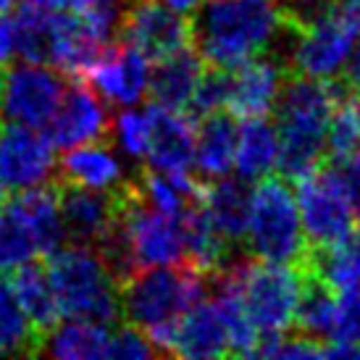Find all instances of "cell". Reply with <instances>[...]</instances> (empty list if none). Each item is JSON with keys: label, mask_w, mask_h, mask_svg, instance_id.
Returning <instances> with one entry per match:
<instances>
[{"label": "cell", "mask_w": 360, "mask_h": 360, "mask_svg": "<svg viewBox=\"0 0 360 360\" xmlns=\"http://www.w3.org/2000/svg\"><path fill=\"white\" fill-rule=\"evenodd\" d=\"M334 105L331 79H313L302 74H290L274 105L276 134H279V158L276 169L287 181L326 163V127Z\"/></svg>", "instance_id": "7a4b0ae2"}, {"label": "cell", "mask_w": 360, "mask_h": 360, "mask_svg": "<svg viewBox=\"0 0 360 360\" xmlns=\"http://www.w3.org/2000/svg\"><path fill=\"white\" fill-rule=\"evenodd\" d=\"M331 84L334 105L326 127V163H342L360 150V92L345 77H331Z\"/></svg>", "instance_id": "d4e9b609"}, {"label": "cell", "mask_w": 360, "mask_h": 360, "mask_svg": "<svg viewBox=\"0 0 360 360\" xmlns=\"http://www.w3.org/2000/svg\"><path fill=\"white\" fill-rule=\"evenodd\" d=\"M163 6H169L171 11H176V13H181V16H192L195 11L200 8L202 0H160Z\"/></svg>", "instance_id": "f35d334b"}, {"label": "cell", "mask_w": 360, "mask_h": 360, "mask_svg": "<svg viewBox=\"0 0 360 360\" xmlns=\"http://www.w3.org/2000/svg\"><path fill=\"white\" fill-rule=\"evenodd\" d=\"M6 192H8V190H6L3 184H0V205H3V200H6Z\"/></svg>", "instance_id": "60d3db41"}, {"label": "cell", "mask_w": 360, "mask_h": 360, "mask_svg": "<svg viewBox=\"0 0 360 360\" xmlns=\"http://www.w3.org/2000/svg\"><path fill=\"white\" fill-rule=\"evenodd\" d=\"M208 287L210 276L192 263L137 269L116 284L119 319L142 331L171 323L200 302Z\"/></svg>", "instance_id": "3957f363"}, {"label": "cell", "mask_w": 360, "mask_h": 360, "mask_svg": "<svg viewBox=\"0 0 360 360\" xmlns=\"http://www.w3.org/2000/svg\"><path fill=\"white\" fill-rule=\"evenodd\" d=\"M279 32L281 19L269 0H202L190 19L192 48L202 63L221 69L269 53Z\"/></svg>", "instance_id": "6da1fadb"}, {"label": "cell", "mask_w": 360, "mask_h": 360, "mask_svg": "<svg viewBox=\"0 0 360 360\" xmlns=\"http://www.w3.org/2000/svg\"><path fill=\"white\" fill-rule=\"evenodd\" d=\"M290 63L284 56H276V51L260 53L255 58L240 63L231 69V87L226 108L234 119H263L269 116L276 98L281 92V84L290 77Z\"/></svg>", "instance_id": "5bb4252c"}, {"label": "cell", "mask_w": 360, "mask_h": 360, "mask_svg": "<svg viewBox=\"0 0 360 360\" xmlns=\"http://www.w3.org/2000/svg\"><path fill=\"white\" fill-rule=\"evenodd\" d=\"M13 3H16V0H0V16H3L6 11L13 8Z\"/></svg>", "instance_id": "ab89813d"}, {"label": "cell", "mask_w": 360, "mask_h": 360, "mask_svg": "<svg viewBox=\"0 0 360 360\" xmlns=\"http://www.w3.org/2000/svg\"><path fill=\"white\" fill-rule=\"evenodd\" d=\"M48 276L60 316L113 326L119 321L116 279L92 245H66L48 255Z\"/></svg>", "instance_id": "277c9868"}, {"label": "cell", "mask_w": 360, "mask_h": 360, "mask_svg": "<svg viewBox=\"0 0 360 360\" xmlns=\"http://www.w3.org/2000/svg\"><path fill=\"white\" fill-rule=\"evenodd\" d=\"M334 166H337L342 181H345V190H347V198H350L352 213L360 216V150L352 153L350 158H345L342 163H334Z\"/></svg>", "instance_id": "d590c367"}, {"label": "cell", "mask_w": 360, "mask_h": 360, "mask_svg": "<svg viewBox=\"0 0 360 360\" xmlns=\"http://www.w3.org/2000/svg\"><path fill=\"white\" fill-rule=\"evenodd\" d=\"M237 121L231 113L216 110L200 119V129H195V169L202 179H221L234 169L237 150Z\"/></svg>", "instance_id": "7402d4cb"}, {"label": "cell", "mask_w": 360, "mask_h": 360, "mask_svg": "<svg viewBox=\"0 0 360 360\" xmlns=\"http://www.w3.org/2000/svg\"><path fill=\"white\" fill-rule=\"evenodd\" d=\"M240 300L258 334H281L292 329L302 290V266L245 258L240 263Z\"/></svg>", "instance_id": "52a82bcc"}, {"label": "cell", "mask_w": 360, "mask_h": 360, "mask_svg": "<svg viewBox=\"0 0 360 360\" xmlns=\"http://www.w3.org/2000/svg\"><path fill=\"white\" fill-rule=\"evenodd\" d=\"M337 321V292L319 274L302 269V290L297 297L292 326L316 342H329Z\"/></svg>", "instance_id": "484cf974"}, {"label": "cell", "mask_w": 360, "mask_h": 360, "mask_svg": "<svg viewBox=\"0 0 360 360\" xmlns=\"http://www.w3.org/2000/svg\"><path fill=\"white\" fill-rule=\"evenodd\" d=\"M79 79L87 82L110 105L131 108L148 95L150 63L140 51L113 40Z\"/></svg>", "instance_id": "4fadbf2b"}, {"label": "cell", "mask_w": 360, "mask_h": 360, "mask_svg": "<svg viewBox=\"0 0 360 360\" xmlns=\"http://www.w3.org/2000/svg\"><path fill=\"white\" fill-rule=\"evenodd\" d=\"M358 40H360V37H358ZM350 56H352V58H350V66H347V74H345V79L350 82L352 90L360 92V45H355V51H352Z\"/></svg>", "instance_id": "74e56055"}, {"label": "cell", "mask_w": 360, "mask_h": 360, "mask_svg": "<svg viewBox=\"0 0 360 360\" xmlns=\"http://www.w3.org/2000/svg\"><path fill=\"white\" fill-rule=\"evenodd\" d=\"M66 90V77L45 63L6 66L0 84V121L45 129Z\"/></svg>", "instance_id": "9c48e42d"}, {"label": "cell", "mask_w": 360, "mask_h": 360, "mask_svg": "<svg viewBox=\"0 0 360 360\" xmlns=\"http://www.w3.org/2000/svg\"><path fill=\"white\" fill-rule=\"evenodd\" d=\"M202 58L192 45L174 51L155 60L148 79V95L155 105L171 110H184L192 98V90L200 79Z\"/></svg>", "instance_id": "44dd1931"}, {"label": "cell", "mask_w": 360, "mask_h": 360, "mask_svg": "<svg viewBox=\"0 0 360 360\" xmlns=\"http://www.w3.org/2000/svg\"><path fill=\"white\" fill-rule=\"evenodd\" d=\"M51 32V66L69 77H82L110 45L77 11H53Z\"/></svg>", "instance_id": "e0dca14e"}, {"label": "cell", "mask_w": 360, "mask_h": 360, "mask_svg": "<svg viewBox=\"0 0 360 360\" xmlns=\"http://www.w3.org/2000/svg\"><path fill=\"white\" fill-rule=\"evenodd\" d=\"M250 184L242 176H237V179L221 176V179H213L210 184L205 181V190H202L200 200L208 210L213 226L224 237V242L234 250H245L242 242H245L248 219H250Z\"/></svg>", "instance_id": "d6986e66"}, {"label": "cell", "mask_w": 360, "mask_h": 360, "mask_svg": "<svg viewBox=\"0 0 360 360\" xmlns=\"http://www.w3.org/2000/svg\"><path fill=\"white\" fill-rule=\"evenodd\" d=\"M110 131L116 134V142L121 145V153L127 158L145 160L148 150V116L140 110H124L119 113L116 124H110Z\"/></svg>", "instance_id": "d6a6232c"}, {"label": "cell", "mask_w": 360, "mask_h": 360, "mask_svg": "<svg viewBox=\"0 0 360 360\" xmlns=\"http://www.w3.org/2000/svg\"><path fill=\"white\" fill-rule=\"evenodd\" d=\"M276 158H279V134L271 127L269 116L245 119V127L237 131V150H234L237 176L248 181L263 179L276 169Z\"/></svg>", "instance_id": "83f0119b"}, {"label": "cell", "mask_w": 360, "mask_h": 360, "mask_svg": "<svg viewBox=\"0 0 360 360\" xmlns=\"http://www.w3.org/2000/svg\"><path fill=\"white\" fill-rule=\"evenodd\" d=\"M53 169V142L42 131L21 124H6V129H0V184L8 192L45 184Z\"/></svg>", "instance_id": "7c38bea8"}, {"label": "cell", "mask_w": 360, "mask_h": 360, "mask_svg": "<svg viewBox=\"0 0 360 360\" xmlns=\"http://www.w3.org/2000/svg\"><path fill=\"white\" fill-rule=\"evenodd\" d=\"M42 337L27 319L16 295L11 290L8 274H0V358L3 355H40Z\"/></svg>", "instance_id": "f546056e"}, {"label": "cell", "mask_w": 360, "mask_h": 360, "mask_svg": "<svg viewBox=\"0 0 360 360\" xmlns=\"http://www.w3.org/2000/svg\"><path fill=\"white\" fill-rule=\"evenodd\" d=\"M56 179L92 190H113L127 179L121 160L105 140L84 142L60 155Z\"/></svg>", "instance_id": "ffe728a7"}, {"label": "cell", "mask_w": 360, "mask_h": 360, "mask_svg": "<svg viewBox=\"0 0 360 360\" xmlns=\"http://www.w3.org/2000/svg\"><path fill=\"white\" fill-rule=\"evenodd\" d=\"M158 350L153 347V342L148 340V334L131 323H124L116 331H110V347L108 358L113 360H145L155 358Z\"/></svg>", "instance_id": "e575fe53"}, {"label": "cell", "mask_w": 360, "mask_h": 360, "mask_svg": "<svg viewBox=\"0 0 360 360\" xmlns=\"http://www.w3.org/2000/svg\"><path fill=\"white\" fill-rule=\"evenodd\" d=\"M110 329L105 323L71 319L66 323H56L40 345V355L60 360H101L108 358Z\"/></svg>", "instance_id": "603a6c76"}, {"label": "cell", "mask_w": 360, "mask_h": 360, "mask_svg": "<svg viewBox=\"0 0 360 360\" xmlns=\"http://www.w3.org/2000/svg\"><path fill=\"white\" fill-rule=\"evenodd\" d=\"M295 200L300 210L302 231L310 250L329 248L352 229V205L334 163H321L319 169L295 181Z\"/></svg>", "instance_id": "ba28073f"}, {"label": "cell", "mask_w": 360, "mask_h": 360, "mask_svg": "<svg viewBox=\"0 0 360 360\" xmlns=\"http://www.w3.org/2000/svg\"><path fill=\"white\" fill-rule=\"evenodd\" d=\"M108 103L79 77H71V84L60 95V103L51 121L45 124L48 140L53 148L69 150L84 142L108 140L110 134V116Z\"/></svg>", "instance_id": "8fae6325"}, {"label": "cell", "mask_w": 360, "mask_h": 360, "mask_svg": "<svg viewBox=\"0 0 360 360\" xmlns=\"http://www.w3.org/2000/svg\"><path fill=\"white\" fill-rule=\"evenodd\" d=\"M302 269L319 274L334 292L360 287V229H350L329 248L308 250Z\"/></svg>", "instance_id": "f1b7e54d"}, {"label": "cell", "mask_w": 360, "mask_h": 360, "mask_svg": "<svg viewBox=\"0 0 360 360\" xmlns=\"http://www.w3.org/2000/svg\"><path fill=\"white\" fill-rule=\"evenodd\" d=\"M37 255H42L37 231L32 226L19 195L13 192L0 205V274H11Z\"/></svg>", "instance_id": "4316f807"}, {"label": "cell", "mask_w": 360, "mask_h": 360, "mask_svg": "<svg viewBox=\"0 0 360 360\" xmlns=\"http://www.w3.org/2000/svg\"><path fill=\"white\" fill-rule=\"evenodd\" d=\"M56 181L58 210L66 240L74 245H98L105 231L119 219V187L113 190H92L71 181Z\"/></svg>", "instance_id": "9a60e30c"}, {"label": "cell", "mask_w": 360, "mask_h": 360, "mask_svg": "<svg viewBox=\"0 0 360 360\" xmlns=\"http://www.w3.org/2000/svg\"><path fill=\"white\" fill-rule=\"evenodd\" d=\"M329 342H345L360 350V287L340 292L337 297V321Z\"/></svg>", "instance_id": "836d02e7"}, {"label": "cell", "mask_w": 360, "mask_h": 360, "mask_svg": "<svg viewBox=\"0 0 360 360\" xmlns=\"http://www.w3.org/2000/svg\"><path fill=\"white\" fill-rule=\"evenodd\" d=\"M242 248L255 260L290 263V266L305 263L310 248L302 231L295 192L284 176L266 174L252 190L250 219Z\"/></svg>", "instance_id": "5b68a950"}, {"label": "cell", "mask_w": 360, "mask_h": 360, "mask_svg": "<svg viewBox=\"0 0 360 360\" xmlns=\"http://www.w3.org/2000/svg\"><path fill=\"white\" fill-rule=\"evenodd\" d=\"M13 56H16V30H13V19L0 16V66H8Z\"/></svg>", "instance_id": "8d00e7d4"}, {"label": "cell", "mask_w": 360, "mask_h": 360, "mask_svg": "<svg viewBox=\"0 0 360 360\" xmlns=\"http://www.w3.org/2000/svg\"><path fill=\"white\" fill-rule=\"evenodd\" d=\"M229 87H231V69L221 66H208L200 71V79L192 90V98L187 103L184 113L190 119L200 121L202 116H210L216 110H224L229 103Z\"/></svg>", "instance_id": "1f68e13d"}, {"label": "cell", "mask_w": 360, "mask_h": 360, "mask_svg": "<svg viewBox=\"0 0 360 360\" xmlns=\"http://www.w3.org/2000/svg\"><path fill=\"white\" fill-rule=\"evenodd\" d=\"M8 281L19 305L27 313V319L32 321V326L37 329L40 337H45L60 319L48 269L37 260H30V263H21L19 269L11 271Z\"/></svg>", "instance_id": "cb8c5ba5"}, {"label": "cell", "mask_w": 360, "mask_h": 360, "mask_svg": "<svg viewBox=\"0 0 360 360\" xmlns=\"http://www.w3.org/2000/svg\"><path fill=\"white\" fill-rule=\"evenodd\" d=\"M116 40L140 51L148 60H158L192 45L190 19L160 0H124Z\"/></svg>", "instance_id": "30bf717a"}, {"label": "cell", "mask_w": 360, "mask_h": 360, "mask_svg": "<svg viewBox=\"0 0 360 360\" xmlns=\"http://www.w3.org/2000/svg\"><path fill=\"white\" fill-rule=\"evenodd\" d=\"M51 16L53 11L37 8L24 3L13 16L16 30V56L27 63H45L51 66Z\"/></svg>", "instance_id": "4dcf8cb0"}, {"label": "cell", "mask_w": 360, "mask_h": 360, "mask_svg": "<svg viewBox=\"0 0 360 360\" xmlns=\"http://www.w3.org/2000/svg\"><path fill=\"white\" fill-rule=\"evenodd\" d=\"M148 116L145 160L155 171H187L195 158V119L184 110H171L153 103Z\"/></svg>", "instance_id": "2e32d148"}, {"label": "cell", "mask_w": 360, "mask_h": 360, "mask_svg": "<svg viewBox=\"0 0 360 360\" xmlns=\"http://www.w3.org/2000/svg\"><path fill=\"white\" fill-rule=\"evenodd\" d=\"M171 355L192 360L229 355V337L216 302H195L176 319L174 337H171Z\"/></svg>", "instance_id": "ac0fdd59"}, {"label": "cell", "mask_w": 360, "mask_h": 360, "mask_svg": "<svg viewBox=\"0 0 360 360\" xmlns=\"http://www.w3.org/2000/svg\"><path fill=\"white\" fill-rule=\"evenodd\" d=\"M360 37V8L347 0H337L321 19L302 32H292L284 58L292 74L331 79L340 77L352 48Z\"/></svg>", "instance_id": "8992f818"}, {"label": "cell", "mask_w": 360, "mask_h": 360, "mask_svg": "<svg viewBox=\"0 0 360 360\" xmlns=\"http://www.w3.org/2000/svg\"><path fill=\"white\" fill-rule=\"evenodd\" d=\"M269 3H274V0H269Z\"/></svg>", "instance_id": "7bdbcfd3"}, {"label": "cell", "mask_w": 360, "mask_h": 360, "mask_svg": "<svg viewBox=\"0 0 360 360\" xmlns=\"http://www.w3.org/2000/svg\"><path fill=\"white\" fill-rule=\"evenodd\" d=\"M347 3H352V6H358L360 8V0H347Z\"/></svg>", "instance_id": "b9f144b4"}]
</instances>
